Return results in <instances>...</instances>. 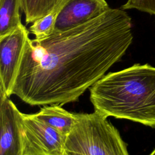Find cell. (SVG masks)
<instances>
[{
	"mask_svg": "<svg viewBox=\"0 0 155 155\" xmlns=\"http://www.w3.org/2000/svg\"><path fill=\"white\" fill-rule=\"evenodd\" d=\"M133 39L131 17L111 8L71 30L28 38L12 94L30 105L76 101L122 58Z\"/></svg>",
	"mask_w": 155,
	"mask_h": 155,
	"instance_id": "obj_1",
	"label": "cell"
},
{
	"mask_svg": "<svg viewBox=\"0 0 155 155\" xmlns=\"http://www.w3.org/2000/svg\"><path fill=\"white\" fill-rule=\"evenodd\" d=\"M94 111L155 127V67L136 64L110 72L90 89Z\"/></svg>",
	"mask_w": 155,
	"mask_h": 155,
	"instance_id": "obj_2",
	"label": "cell"
},
{
	"mask_svg": "<svg viewBox=\"0 0 155 155\" xmlns=\"http://www.w3.org/2000/svg\"><path fill=\"white\" fill-rule=\"evenodd\" d=\"M96 111L79 114L67 136L65 150L83 155H129L118 130Z\"/></svg>",
	"mask_w": 155,
	"mask_h": 155,
	"instance_id": "obj_3",
	"label": "cell"
},
{
	"mask_svg": "<svg viewBox=\"0 0 155 155\" xmlns=\"http://www.w3.org/2000/svg\"><path fill=\"white\" fill-rule=\"evenodd\" d=\"M23 155H63L67 136L39 120L35 114H22Z\"/></svg>",
	"mask_w": 155,
	"mask_h": 155,
	"instance_id": "obj_4",
	"label": "cell"
},
{
	"mask_svg": "<svg viewBox=\"0 0 155 155\" xmlns=\"http://www.w3.org/2000/svg\"><path fill=\"white\" fill-rule=\"evenodd\" d=\"M30 31L22 24L0 38V96L9 97Z\"/></svg>",
	"mask_w": 155,
	"mask_h": 155,
	"instance_id": "obj_5",
	"label": "cell"
},
{
	"mask_svg": "<svg viewBox=\"0 0 155 155\" xmlns=\"http://www.w3.org/2000/svg\"><path fill=\"white\" fill-rule=\"evenodd\" d=\"M110 8L105 0H61L53 33L84 25Z\"/></svg>",
	"mask_w": 155,
	"mask_h": 155,
	"instance_id": "obj_6",
	"label": "cell"
},
{
	"mask_svg": "<svg viewBox=\"0 0 155 155\" xmlns=\"http://www.w3.org/2000/svg\"><path fill=\"white\" fill-rule=\"evenodd\" d=\"M8 97H1L0 155H23V113Z\"/></svg>",
	"mask_w": 155,
	"mask_h": 155,
	"instance_id": "obj_7",
	"label": "cell"
},
{
	"mask_svg": "<svg viewBox=\"0 0 155 155\" xmlns=\"http://www.w3.org/2000/svg\"><path fill=\"white\" fill-rule=\"evenodd\" d=\"M35 116L66 136L70 133L79 119V114L70 113L56 104L44 106Z\"/></svg>",
	"mask_w": 155,
	"mask_h": 155,
	"instance_id": "obj_8",
	"label": "cell"
},
{
	"mask_svg": "<svg viewBox=\"0 0 155 155\" xmlns=\"http://www.w3.org/2000/svg\"><path fill=\"white\" fill-rule=\"evenodd\" d=\"M21 0H0V38L22 25Z\"/></svg>",
	"mask_w": 155,
	"mask_h": 155,
	"instance_id": "obj_9",
	"label": "cell"
},
{
	"mask_svg": "<svg viewBox=\"0 0 155 155\" xmlns=\"http://www.w3.org/2000/svg\"><path fill=\"white\" fill-rule=\"evenodd\" d=\"M61 0H21L22 11L27 24L47 15L51 12Z\"/></svg>",
	"mask_w": 155,
	"mask_h": 155,
	"instance_id": "obj_10",
	"label": "cell"
},
{
	"mask_svg": "<svg viewBox=\"0 0 155 155\" xmlns=\"http://www.w3.org/2000/svg\"><path fill=\"white\" fill-rule=\"evenodd\" d=\"M59 4L60 2L48 14L37 19L30 25L29 31L35 36V38L44 39L53 33Z\"/></svg>",
	"mask_w": 155,
	"mask_h": 155,
	"instance_id": "obj_11",
	"label": "cell"
},
{
	"mask_svg": "<svg viewBox=\"0 0 155 155\" xmlns=\"http://www.w3.org/2000/svg\"><path fill=\"white\" fill-rule=\"evenodd\" d=\"M120 8L136 9L155 16V0H127Z\"/></svg>",
	"mask_w": 155,
	"mask_h": 155,
	"instance_id": "obj_12",
	"label": "cell"
},
{
	"mask_svg": "<svg viewBox=\"0 0 155 155\" xmlns=\"http://www.w3.org/2000/svg\"><path fill=\"white\" fill-rule=\"evenodd\" d=\"M66 151L68 155H83V154L77 153H74V152H71V151Z\"/></svg>",
	"mask_w": 155,
	"mask_h": 155,
	"instance_id": "obj_13",
	"label": "cell"
},
{
	"mask_svg": "<svg viewBox=\"0 0 155 155\" xmlns=\"http://www.w3.org/2000/svg\"><path fill=\"white\" fill-rule=\"evenodd\" d=\"M150 155H155V150Z\"/></svg>",
	"mask_w": 155,
	"mask_h": 155,
	"instance_id": "obj_14",
	"label": "cell"
},
{
	"mask_svg": "<svg viewBox=\"0 0 155 155\" xmlns=\"http://www.w3.org/2000/svg\"><path fill=\"white\" fill-rule=\"evenodd\" d=\"M63 155H68V154H67V151H66V150H65V153H64V154Z\"/></svg>",
	"mask_w": 155,
	"mask_h": 155,
	"instance_id": "obj_15",
	"label": "cell"
}]
</instances>
